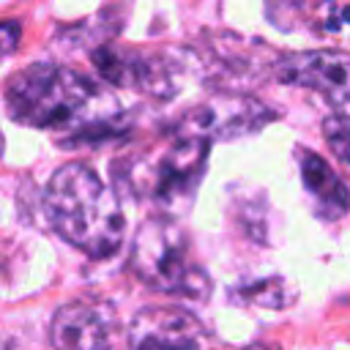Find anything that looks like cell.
<instances>
[{
    "label": "cell",
    "instance_id": "cell-14",
    "mask_svg": "<svg viewBox=\"0 0 350 350\" xmlns=\"http://www.w3.org/2000/svg\"><path fill=\"white\" fill-rule=\"evenodd\" d=\"M0 36H3V55H11L16 46V36H19V25L14 19H5L0 25Z\"/></svg>",
    "mask_w": 350,
    "mask_h": 350
},
{
    "label": "cell",
    "instance_id": "cell-15",
    "mask_svg": "<svg viewBox=\"0 0 350 350\" xmlns=\"http://www.w3.org/2000/svg\"><path fill=\"white\" fill-rule=\"evenodd\" d=\"M246 350H279V347H271V345H252V347H246Z\"/></svg>",
    "mask_w": 350,
    "mask_h": 350
},
{
    "label": "cell",
    "instance_id": "cell-6",
    "mask_svg": "<svg viewBox=\"0 0 350 350\" xmlns=\"http://www.w3.org/2000/svg\"><path fill=\"white\" fill-rule=\"evenodd\" d=\"M273 77L323 96L334 107H350V52L306 49L273 63Z\"/></svg>",
    "mask_w": 350,
    "mask_h": 350
},
{
    "label": "cell",
    "instance_id": "cell-10",
    "mask_svg": "<svg viewBox=\"0 0 350 350\" xmlns=\"http://www.w3.org/2000/svg\"><path fill=\"white\" fill-rule=\"evenodd\" d=\"M301 180L312 197V208L323 219H342L350 211V186L314 150L301 153Z\"/></svg>",
    "mask_w": 350,
    "mask_h": 350
},
{
    "label": "cell",
    "instance_id": "cell-11",
    "mask_svg": "<svg viewBox=\"0 0 350 350\" xmlns=\"http://www.w3.org/2000/svg\"><path fill=\"white\" fill-rule=\"evenodd\" d=\"M298 14H304L301 22L317 33H339L350 27V3H317V5H304L293 3Z\"/></svg>",
    "mask_w": 350,
    "mask_h": 350
},
{
    "label": "cell",
    "instance_id": "cell-3",
    "mask_svg": "<svg viewBox=\"0 0 350 350\" xmlns=\"http://www.w3.org/2000/svg\"><path fill=\"white\" fill-rule=\"evenodd\" d=\"M208 139H197L180 131H167L153 145L126 156L115 167L118 183H123L137 200L175 208L189 202L208 164Z\"/></svg>",
    "mask_w": 350,
    "mask_h": 350
},
{
    "label": "cell",
    "instance_id": "cell-12",
    "mask_svg": "<svg viewBox=\"0 0 350 350\" xmlns=\"http://www.w3.org/2000/svg\"><path fill=\"white\" fill-rule=\"evenodd\" d=\"M243 295L265 309H284L293 301V293H287V282L284 279H262L254 282L249 287H243Z\"/></svg>",
    "mask_w": 350,
    "mask_h": 350
},
{
    "label": "cell",
    "instance_id": "cell-4",
    "mask_svg": "<svg viewBox=\"0 0 350 350\" xmlns=\"http://www.w3.org/2000/svg\"><path fill=\"white\" fill-rule=\"evenodd\" d=\"M129 268L142 284L167 295L205 301L211 293V279L191 260L186 232L170 216H150L139 224Z\"/></svg>",
    "mask_w": 350,
    "mask_h": 350
},
{
    "label": "cell",
    "instance_id": "cell-1",
    "mask_svg": "<svg viewBox=\"0 0 350 350\" xmlns=\"http://www.w3.org/2000/svg\"><path fill=\"white\" fill-rule=\"evenodd\" d=\"M5 109L22 126L66 131L68 145L118 134L126 126L118 104L107 107L85 74L52 63H33L8 77Z\"/></svg>",
    "mask_w": 350,
    "mask_h": 350
},
{
    "label": "cell",
    "instance_id": "cell-13",
    "mask_svg": "<svg viewBox=\"0 0 350 350\" xmlns=\"http://www.w3.org/2000/svg\"><path fill=\"white\" fill-rule=\"evenodd\" d=\"M323 134L328 148L336 153V159L350 164V115H342V112L328 115L323 120Z\"/></svg>",
    "mask_w": 350,
    "mask_h": 350
},
{
    "label": "cell",
    "instance_id": "cell-5",
    "mask_svg": "<svg viewBox=\"0 0 350 350\" xmlns=\"http://www.w3.org/2000/svg\"><path fill=\"white\" fill-rule=\"evenodd\" d=\"M276 115L262 101L243 96V93H216L202 104L186 109L175 131L197 137V139H232L241 134H252L271 123Z\"/></svg>",
    "mask_w": 350,
    "mask_h": 350
},
{
    "label": "cell",
    "instance_id": "cell-7",
    "mask_svg": "<svg viewBox=\"0 0 350 350\" xmlns=\"http://www.w3.org/2000/svg\"><path fill=\"white\" fill-rule=\"evenodd\" d=\"M131 350H208L202 323L180 306H145L129 328Z\"/></svg>",
    "mask_w": 350,
    "mask_h": 350
},
{
    "label": "cell",
    "instance_id": "cell-8",
    "mask_svg": "<svg viewBox=\"0 0 350 350\" xmlns=\"http://www.w3.org/2000/svg\"><path fill=\"white\" fill-rule=\"evenodd\" d=\"M90 63L96 74L115 88H131L156 98H164L172 93L170 68L153 55L126 49L118 44H101L90 52Z\"/></svg>",
    "mask_w": 350,
    "mask_h": 350
},
{
    "label": "cell",
    "instance_id": "cell-9",
    "mask_svg": "<svg viewBox=\"0 0 350 350\" xmlns=\"http://www.w3.org/2000/svg\"><path fill=\"white\" fill-rule=\"evenodd\" d=\"M49 334L57 350H107L112 317L98 304L71 301L55 312Z\"/></svg>",
    "mask_w": 350,
    "mask_h": 350
},
{
    "label": "cell",
    "instance_id": "cell-2",
    "mask_svg": "<svg viewBox=\"0 0 350 350\" xmlns=\"http://www.w3.org/2000/svg\"><path fill=\"white\" fill-rule=\"evenodd\" d=\"M44 213L66 243L96 260L115 254L126 235L118 197L82 161L63 164L49 178Z\"/></svg>",
    "mask_w": 350,
    "mask_h": 350
}]
</instances>
